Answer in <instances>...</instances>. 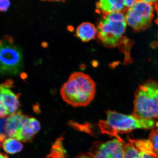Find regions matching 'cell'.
Returning a JSON list of instances; mask_svg holds the SVG:
<instances>
[{
	"label": "cell",
	"mask_w": 158,
	"mask_h": 158,
	"mask_svg": "<svg viewBox=\"0 0 158 158\" xmlns=\"http://www.w3.org/2000/svg\"><path fill=\"white\" fill-rule=\"evenodd\" d=\"M96 92L94 80L88 74L80 72L71 74L60 91L63 100L74 107L88 106L94 100Z\"/></svg>",
	"instance_id": "1"
},
{
	"label": "cell",
	"mask_w": 158,
	"mask_h": 158,
	"mask_svg": "<svg viewBox=\"0 0 158 158\" xmlns=\"http://www.w3.org/2000/svg\"><path fill=\"white\" fill-rule=\"evenodd\" d=\"M105 120H100L98 126L102 134L118 137V134L129 133L133 130L142 129H152L158 127V122L153 119H139L131 115H126L115 111L108 110L106 112Z\"/></svg>",
	"instance_id": "2"
},
{
	"label": "cell",
	"mask_w": 158,
	"mask_h": 158,
	"mask_svg": "<svg viewBox=\"0 0 158 158\" xmlns=\"http://www.w3.org/2000/svg\"><path fill=\"white\" fill-rule=\"evenodd\" d=\"M133 115L139 119L158 118V83L149 80L136 91Z\"/></svg>",
	"instance_id": "3"
},
{
	"label": "cell",
	"mask_w": 158,
	"mask_h": 158,
	"mask_svg": "<svg viewBox=\"0 0 158 158\" xmlns=\"http://www.w3.org/2000/svg\"><path fill=\"white\" fill-rule=\"evenodd\" d=\"M126 25L125 15L122 12H114L104 16L97 28L98 38L105 46H117L123 40Z\"/></svg>",
	"instance_id": "4"
},
{
	"label": "cell",
	"mask_w": 158,
	"mask_h": 158,
	"mask_svg": "<svg viewBox=\"0 0 158 158\" xmlns=\"http://www.w3.org/2000/svg\"><path fill=\"white\" fill-rule=\"evenodd\" d=\"M13 43V38L9 35L0 40V74H17L23 66L21 50Z\"/></svg>",
	"instance_id": "5"
},
{
	"label": "cell",
	"mask_w": 158,
	"mask_h": 158,
	"mask_svg": "<svg viewBox=\"0 0 158 158\" xmlns=\"http://www.w3.org/2000/svg\"><path fill=\"white\" fill-rule=\"evenodd\" d=\"M124 144L119 137L105 143H95L89 153L94 158H123Z\"/></svg>",
	"instance_id": "6"
},
{
	"label": "cell",
	"mask_w": 158,
	"mask_h": 158,
	"mask_svg": "<svg viewBox=\"0 0 158 158\" xmlns=\"http://www.w3.org/2000/svg\"><path fill=\"white\" fill-rule=\"evenodd\" d=\"M13 84L12 80H9L0 85V96L9 114L16 113L20 106L19 94L10 89L12 87Z\"/></svg>",
	"instance_id": "7"
},
{
	"label": "cell",
	"mask_w": 158,
	"mask_h": 158,
	"mask_svg": "<svg viewBox=\"0 0 158 158\" xmlns=\"http://www.w3.org/2000/svg\"><path fill=\"white\" fill-rule=\"evenodd\" d=\"M97 10L104 16L114 12L126 13L127 10L124 4V1L121 0H101L96 4Z\"/></svg>",
	"instance_id": "8"
},
{
	"label": "cell",
	"mask_w": 158,
	"mask_h": 158,
	"mask_svg": "<svg viewBox=\"0 0 158 158\" xmlns=\"http://www.w3.org/2000/svg\"><path fill=\"white\" fill-rule=\"evenodd\" d=\"M23 114L19 111L11 114L6 119V131L8 136L19 140L21 130V119Z\"/></svg>",
	"instance_id": "9"
},
{
	"label": "cell",
	"mask_w": 158,
	"mask_h": 158,
	"mask_svg": "<svg viewBox=\"0 0 158 158\" xmlns=\"http://www.w3.org/2000/svg\"><path fill=\"white\" fill-rule=\"evenodd\" d=\"M152 6L151 4L144 1H137L135 4L130 9L141 19L151 25L154 17Z\"/></svg>",
	"instance_id": "10"
},
{
	"label": "cell",
	"mask_w": 158,
	"mask_h": 158,
	"mask_svg": "<svg viewBox=\"0 0 158 158\" xmlns=\"http://www.w3.org/2000/svg\"><path fill=\"white\" fill-rule=\"evenodd\" d=\"M97 33V28L93 24L84 22L81 23L77 27L76 35L83 42H86L95 38Z\"/></svg>",
	"instance_id": "11"
},
{
	"label": "cell",
	"mask_w": 158,
	"mask_h": 158,
	"mask_svg": "<svg viewBox=\"0 0 158 158\" xmlns=\"http://www.w3.org/2000/svg\"><path fill=\"white\" fill-rule=\"evenodd\" d=\"M126 23L135 31L145 30L150 25L141 19L130 9H128L125 14Z\"/></svg>",
	"instance_id": "12"
},
{
	"label": "cell",
	"mask_w": 158,
	"mask_h": 158,
	"mask_svg": "<svg viewBox=\"0 0 158 158\" xmlns=\"http://www.w3.org/2000/svg\"><path fill=\"white\" fill-rule=\"evenodd\" d=\"M29 116L23 114L21 119L22 128L18 141L30 143L34 139L35 133L29 125Z\"/></svg>",
	"instance_id": "13"
},
{
	"label": "cell",
	"mask_w": 158,
	"mask_h": 158,
	"mask_svg": "<svg viewBox=\"0 0 158 158\" xmlns=\"http://www.w3.org/2000/svg\"><path fill=\"white\" fill-rule=\"evenodd\" d=\"M129 140L133 143L135 147L140 152L158 158V154L153 147L149 139H131Z\"/></svg>",
	"instance_id": "14"
},
{
	"label": "cell",
	"mask_w": 158,
	"mask_h": 158,
	"mask_svg": "<svg viewBox=\"0 0 158 158\" xmlns=\"http://www.w3.org/2000/svg\"><path fill=\"white\" fill-rule=\"evenodd\" d=\"M2 147L5 152L13 155L19 152L23 148V145L19 141L15 138H7L2 144Z\"/></svg>",
	"instance_id": "15"
},
{
	"label": "cell",
	"mask_w": 158,
	"mask_h": 158,
	"mask_svg": "<svg viewBox=\"0 0 158 158\" xmlns=\"http://www.w3.org/2000/svg\"><path fill=\"white\" fill-rule=\"evenodd\" d=\"M46 158H67L66 152L62 145V138H59L53 143L50 152Z\"/></svg>",
	"instance_id": "16"
},
{
	"label": "cell",
	"mask_w": 158,
	"mask_h": 158,
	"mask_svg": "<svg viewBox=\"0 0 158 158\" xmlns=\"http://www.w3.org/2000/svg\"><path fill=\"white\" fill-rule=\"evenodd\" d=\"M123 158H140V151L129 141L124 145Z\"/></svg>",
	"instance_id": "17"
},
{
	"label": "cell",
	"mask_w": 158,
	"mask_h": 158,
	"mask_svg": "<svg viewBox=\"0 0 158 158\" xmlns=\"http://www.w3.org/2000/svg\"><path fill=\"white\" fill-rule=\"evenodd\" d=\"M149 139L154 149L158 154V127L152 130L149 134Z\"/></svg>",
	"instance_id": "18"
},
{
	"label": "cell",
	"mask_w": 158,
	"mask_h": 158,
	"mask_svg": "<svg viewBox=\"0 0 158 158\" xmlns=\"http://www.w3.org/2000/svg\"><path fill=\"white\" fill-rule=\"evenodd\" d=\"M6 123V120L5 118H0V143L4 141L7 137Z\"/></svg>",
	"instance_id": "19"
},
{
	"label": "cell",
	"mask_w": 158,
	"mask_h": 158,
	"mask_svg": "<svg viewBox=\"0 0 158 158\" xmlns=\"http://www.w3.org/2000/svg\"><path fill=\"white\" fill-rule=\"evenodd\" d=\"M29 125L35 134L38 133L40 129V122L34 118H30Z\"/></svg>",
	"instance_id": "20"
},
{
	"label": "cell",
	"mask_w": 158,
	"mask_h": 158,
	"mask_svg": "<svg viewBox=\"0 0 158 158\" xmlns=\"http://www.w3.org/2000/svg\"><path fill=\"white\" fill-rule=\"evenodd\" d=\"M9 114L3 103L2 99L0 96V118H5Z\"/></svg>",
	"instance_id": "21"
},
{
	"label": "cell",
	"mask_w": 158,
	"mask_h": 158,
	"mask_svg": "<svg viewBox=\"0 0 158 158\" xmlns=\"http://www.w3.org/2000/svg\"><path fill=\"white\" fill-rule=\"evenodd\" d=\"M10 4V2L9 1L0 0V12H4L6 11Z\"/></svg>",
	"instance_id": "22"
},
{
	"label": "cell",
	"mask_w": 158,
	"mask_h": 158,
	"mask_svg": "<svg viewBox=\"0 0 158 158\" xmlns=\"http://www.w3.org/2000/svg\"><path fill=\"white\" fill-rule=\"evenodd\" d=\"M137 1H127V0H126V1H124V4L125 5V6L127 10L128 9L130 8L131 7H133V6L136 2Z\"/></svg>",
	"instance_id": "23"
},
{
	"label": "cell",
	"mask_w": 158,
	"mask_h": 158,
	"mask_svg": "<svg viewBox=\"0 0 158 158\" xmlns=\"http://www.w3.org/2000/svg\"><path fill=\"white\" fill-rule=\"evenodd\" d=\"M74 158H94V157L88 153H80Z\"/></svg>",
	"instance_id": "24"
},
{
	"label": "cell",
	"mask_w": 158,
	"mask_h": 158,
	"mask_svg": "<svg viewBox=\"0 0 158 158\" xmlns=\"http://www.w3.org/2000/svg\"><path fill=\"white\" fill-rule=\"evenodd\" d=\"M140 158H156L150 155H147L140 151Z\"/></svg>",
	"instance_id": "25"
},
{
	"label": "cell",
	"mask_w": 158,
	"mask_h": 158,
	"mask_svg": "<svg viewBox=\"0 0 158 158\" xmlns=\"http://www.w3.org/2000/svg\"><path fill=\"white\" fill-rule=\"evenodd\" d=\"M153 5L155 6L156 10L158 15V17L156 19V23L158 25V2L157 1H156Z\"/></svg>",
	"instance_id": "26"
},
{
	"label": "cell",
	"mask_w": 158,
	"mask_h": 158,
	"mask_svg": "<svg viewBox=\"0 0 158 158\" xmlns=\"http://www.w3.org/2000/svg\"><path fill=\"white\" fill-rule=\"evenodd\" d=\"M0 158H9L8 156L6 154L0 152Z\"/></svg>",
	"instance_id": "27"
},
{
	"label": "cell",
	"mask_w": 158,
	"mask_h": 158,
	"mask_svg": "<svg viewBox=\"0 0 158 158\" xmlns=\"http://www.w3.org/2000/svg\"><path fill=\"white\" fill-rule=\"evenodd\" d=\"M47 45L48 44H47V43L45 42H43L42 44L43 47H47Z\"/></svg>",
	"instance_id": "28"
},
{
	"label": "cell",
	"mask_w": 158,
	"mask_h": 158,
	"mask_svg": "<svg viewBox=\"0 0 158 158\" xmlns=\"http://www.w3.org/2000/svg\"></svg>",
	"instance_id": "29"
}]
</instances>
